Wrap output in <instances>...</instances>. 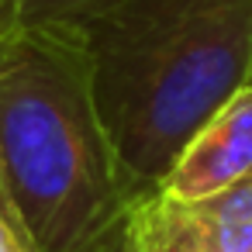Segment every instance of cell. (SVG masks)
<instances>
[{"instance_id":"9c48e42d","label":"cell","mask_w":252,"mask_h":252,"mask_svg":"<svg viewBox=\"0 0 252 252\" xmlns=\"http://www.w3.org/2000/svg\"><path fill=\"white\" fill-rule=\"evenodd\" d=\"M249 180H252V176H249Z\"/></svg>"},{"instance_id":"277c9868","label":"cell","mask_w":252,"mask_h":252,"mask_svg":"<svg viewBox=\"0 0 252 252\" xmlns=\"http://www.w3.org/2000/svg\"><path fill=\"white\" fill-rule=\"evenodd\" d=\"M187 211L207 252H252V180Z\"/></svg>"},{"instance_id":"8992f818","label":"cell","mask_w":252,"mask_h":252,"mask_svg":"<svg viewBox=\"0 0 252 252\" xmlns=\"http://www.w3.org/2000/svg\"><path fill=\"white\" fill-rule=\"evenodd\" d=\"M107 4V0H11L14 18L21 28L28 25H63V21H76L80 14L94 11Z\"/></svg>"},{"instance_id":"5b68a950","label":"cell","mask_w":252,"mask_h":252,"mask_svg":"<svg viewBox=\"0 0 252 252\" xmlns=\"http://www.w3.org/2000/svg\"><path fill=\"white\" fill-rule=\"evenodd\" d=\"M135 252H207L190 211L159 190L142 204L135 221Z\"/></svg>"},{"instance_id":"ba28073f","label":"cell","mask_w":252,"mask_h":252,"mask_svg":"<svg viewBox=\"0 0 252 252\" xmlns=\"http://www.w3.org/2000/svg\"><path fill=\"white\" fill-rule=\"evenodd\" d=\"M0 252H32V249L25 245V238H21L11 224L0 221Z\"/></svg>"},{"instance_id":"52a82bcc","label":"cell","mask_w":252,"mask_h":252,"mask_svg":"<svg viewBox=\"0 0 252 252\" xmlns=\"http://www.w3.org/2000/svg\"><path fill=\"white\" fill-rule=\"evenodd\" d=\"M18 32H21V25H18V18H14L11 0H0V52H4V49L14 42Z\"/></svg>"},{"instance_id":"6da1fadb","label":"cell","mask_w":252,"mask_h":252,"mask_svg":"<svg viewBox=\"0 0 252 252\" xmlns=\"http://www.w3.org/2000/svg\"><path fill=\"white\" fill-rule=\"evenodd\" d=\"M0 162L35 252H135L156 187L118 156L73 25H28L0 52Z\"/></svg>"},{"instance_id":"3957f363","label":"cell","mask_w":252,"mask_h":252,"mask_svg":"<svg viewBox=\"0 0 252 252\" xmlns=\"http://www.w3.org/2000/svg\"><path fill=\"white\" fill-rule=\"evenodd\" d=\"M252 176V83L231 94L180 149L159 193L173 204L211 200Z\"/></svg>"},{"instance_id":"7a4b0ae2","label":"cell","mask_w":252,"mask_h":252,"mask_svg":"<svg viewBox=\"0 0 252 252\" xmlns=\"http://www.w3.org/2000/svg\"><path fill=\"white\" fill-rule=\"evenodd\" d=\"M73 32L90 63L100 121L149 187L190 135L252 83V0H107Z\"/></svg>"}]
</instances>
